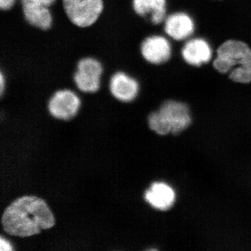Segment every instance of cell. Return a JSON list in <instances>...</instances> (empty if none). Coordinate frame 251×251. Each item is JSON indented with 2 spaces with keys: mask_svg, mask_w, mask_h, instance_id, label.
Masks as SVG:
<instances>
[{
  "mask_svg": "<svg viewBox=\"0 0 251 251\" xmlns=\"http://www.w3.org/2000/svg\"><path fill=\"white\" fill-rule=\"evenodd\" d=\"M55 224L53 213L44 200L33 196L17 198L5 209L1 226L6 233L18 237H29Z\"/></svg>",
  "mask_w": 251,
  "mask_h": 251,
  "instance_id": "6da1fadb",
  "label": "cell"
},
{
  "mask_svg": "<svg viewBox=\"0 0 251 251\" xmlns=\"http://www.w3.org/2000/svg\"><path fill=\"white\" fill-rule=\"evenodd\" d=\"M213 67L236 83H251V49L242 41H226L218 48Z\"/></svg>",
  "mask_w": 251,
  "mask_h": 251,
  "instance_id": "7a4b0ae2",
  "label": "cell"
},
{
  "mask_svg": "<svg viewBox=\"0 0 251 251\" xmlns=\"http://www.w3.org/2000/svg\"><path fill=\"white\" fill-rule=\"evenodd\" d=\"M191 123L189 108L177 100H166L159 110L148 117L150 128L157 134H178L186 129Z\"/></svg>",
  "mask_w": 251,
  "mask_h": 251,
  "instance_id": "3957f363",
  "label": "cell"
},
{
  "mask_svg": "<svg viewBox=\"0 0 251 251\" xmlns=\"http://www.w3.org/2000/svg\"><path fill=\"white\" fill-rule=\"evenodd\" d=\"M62 4L69 21L80 28L93 25L104 9L103 0H62Z\"/></svg>",
  "mask_w": 251,
  "mask_h": 251,
  "instance_id": "277c9868",
  "label": "cell"
},
{
  "mask_svg": "<svg viewBox=\"0 0 251 251\" xmlns=\"http://www.w3.org/2000/svg\"><path fill=\"white\" fill-rule=\"evenodd\" d=\"M103 72V66L99 60L93 57H84L77 63L74 82L81 92L95 93L100 89Z\"/></svg>",
  "mask_w": 251,
  "mask_h": 251,
  "instance_id": "5b68a950",
  "label": "cell"
},
{
  "mask_svg": "<svg viewBox=\"0 0 251 251\" xmlns=\"http://www.w3.org/2000/svg\"><path fill=\"white\" fill-rule=\"evenodd\" d=\"M81 101L78 96L72 90L57 91L49 101L48 108L54 118L68 121L77 115L80 108Z\"/></svg>",
  "mask_w": 251,
  "mask_h": 251,
  "instance_id": "8992f818",
  "label": "cell"
},
{
  "mask_svg": "<svg viewBox=\"0 0 251 251\" xmlns=\"http://www.w3.org/2000/svg\"><path fill=\"white\" fill-rule=\"evenodd\" d=\"M140 52L147 62L153 65H161L171 59L172 46L163 36H150L142 42Z\"/></svg>",
  "mask_w": 251,
  "mask_h": 251,
  "instance_id": "52a82bcc",
  "label": "cell"
},
{
  "mask_svg": "<svg viewBox=\"0 0 251 251\" xmlns=\"http://www.w3.org/2000/svg\"><path fill=\"white\" fill-rule=\"evenodd\" d=\"M109 88L117 100L127 103L136 98L139 93L140 85L134 77L125 72H118L110 77Z\"/></svg>",
  "mask_w": 251,
  "mask_h": 251,
  "instance_id": "ba28073f",
  "label": "cell"
},
{
  "mask_svg": "<svg viewBox=\"0 0 251 251\" xmlns=\"http://www.w3.org/2000/svg\"><path fill=\"white\" fill-rule=\"evenodd\" d=\"M181 56L189 65L201 67L210 62L213 51L210 44L202 38L189 39L181 49Z\"/></svg>",
  "mask_w": 251,
  "mask_h": 251,
  "instance_id": "9c48e42d",
  "label": "cell"
},
{
  "mask_svg": "<svg viewBox=\"0 0 251 251\" xmlns=\"http://www.w3.org/2000/svg\"><path fill=\"white\" fill-rule=\"evenodd\" d=\"M164 30L167 35L175 41L186 40L194 32L195 23L186 13H174L165 19Z\"/></svg>",
  "mask_w": 251,
  "mask_h": 251,
  "instance_id": "30bf717a",
  "label": "cell"
},
{
  "mask_svg": "<svg viewBox=\"0 0 251 251\" xmlns=\"http://www.w3.org/2000/svg\"><path fill=\"white\" fill-rule=\"evenodd\" d=\"M21 4L25 19L29 25L41 30L51 27L53 18L50 7L27 0H21Z\"/></svg>",
  "mask_w": 251,
  "mask_h": 251,
  "instance_id": "8fae6325",
  "label": "cell"
},
{
  "mask_svg": "<svg viewBox=\"0 0 251 251\" xmlns=\"http://www.w3.org/2000/svg\"><path fill=\"white\" fill-rule=\"evenodd\" d=\"M175 191L169 185L163 182H154L145 192V199L155 209L168 210L174 204Z\"/></svg>",
  "mask_w": 251,
  "mask_h": 251,
  "instance_id": "7c38bea8",
  "label": "cell"
},
{
  "mask_svg": "<svg viewBox=\"0 0 251 251\" xmlns=\"http://www.w3.org/2000/svg\"><path fill=\"white\" fill-rule=\"evenodd\" d=\"M135 14L148 18L153 25H159L167 16V0H132Z\"/></svg>",
  "mask_w": 251,
  "mask_h": 251,
  "instance_id": "4fadbf2b",
  "label": "cell"
},
{
  "mask_svg": "<svg viewBox=\"0 0 251 251\" xmlns=\"http://www.w3.org/2000/svg\"><path fill=\"white\" fill-rule=\"evenodd\" d=\"M14 250L11 243L4 239V237L0 238V251H11Z\"/></svg>",
  "mask_w": 251,
  "mask_h": 251,
  "instance_id": "5bb4252c",
  "label": "cell"
},
{
  "mask_svg": "<svg viewBox=\"0 0 251 251\" xmlns=\"http://www.w3.org/2000/svg\"><path fill=\"white\" fill-rule=\"evenodd\" d=\"M16 0H0V8L3 11H7L14 6Z\"/></svg>",
  "mask_w": 251,
  "mask_h": 251,
  "instance_id": "9a60e30c",
  "label": "cell"
},
{
  "mask_svg": "<svg viewBox=\"0 0 251 251\" xmlns=\"http://www.w3.org/2000/svg\"><path fill=\"white\" fill-rule=\"evenodd\" d=\"M27 1L36 3V4L43 5V6H48V7H50L55 2L56 0H27Z\"/></svg>",
  "mask_w": 251,
  "mask_h": 251,
  "instance_id": "2e32d148",
  "label": "cell"
},
{
  "mask_svg": "<svg viewBox=\"0 0 251 251\" xmlns=\"http://www.w3.org/2000/svg\"><path fill=\"white\" fill-rule=\"evenodd\" d=\"M5 87H6V80H5L4 74L1 72L0 73V94L1 96L4 94Z\"/></svg>",
  "mask_w": 251,
  "mask_h": 251,
  "instance_id": "e0dca14e",
  "label": "cell"
}]
</instances>
